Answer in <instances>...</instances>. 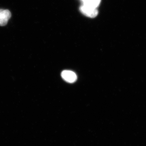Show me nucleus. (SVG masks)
Wrapping results in <instances>:
<instances>
[{
	"label": "nucleus",
	"mask_w": 146,
	"mask_h": 146,
	"mask_svg": "<svg viewBox=\"0 0 146 146\" xmlns=\"http://www.w3.org/2000/svg\"><path fill=\"white\" fill-rule=\"evenodd\" d=\"M80 10L84 15L91 18L96 17L98 14L96 8H92L83 4L80 7Z\"/></svg>",
	"instance_id": "1"
},
{
	"label": "nucleus",
	"mask_w": 146,
	"mask_h": 146,
	"mask_svg": "<svg viewBox=\"0 0 146 146\" xmlns=\"http://www.w3.org/2000/svg\"><path fill=\"white\" fill-rule=\"evenodd\" d=\"M61 76L63 79L68 83H74L77 79L76 73L72 71L64 70L61 73Z\"/></svg>",
	"instance_id": "2"
},
{
	"label": "nucleus",
	"mask_w": 146,
	"mask_h": 146,
	"mask_svg": "<svg viewBox=\"0 0 146 146\" xmlns=\"http://www.w3.org/2000/svg\"><path fill=\"white\" fill-rule=\"evenodd\" d=\"M11 17V14L8 10L0 9V26L6 25Z\"/></svg>",
	"instance_id": "3"
},
{
	"label": "nucleus",
	"mask_w": 146,
	"mask_h": 146,
	"mask_svg": "<svg viewBox=\"0 0 146 146\" xmlns=\"http://www.w3.org/2000/svg\"><path fill=\"white\" fill-rule=\"evenodd\" d=\"M83 1V5L96 8L100 4V0H84Z\"/></svg>",
	"instance_id": "4"
},
{
	"label": "nucleus",
	"mask_w": 146,
	"mask_h": 146,
	"mask_svg": "<svg viewBox=\"0 0 146 146\" xmlns=\"http://www.w3.org/2000/svg\"><path fill=\"white\" fill-rule=\"evenodd\" d=\"M82 1H84V0H82Z\"/></svg>",
	"instance_id": "5"
}]
</instances>
